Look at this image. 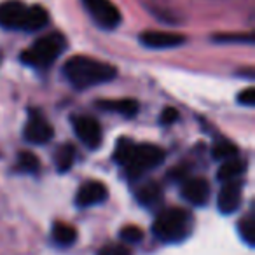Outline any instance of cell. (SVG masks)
<instances>
[{"mask_svg":"<svg viewBox=\"0 0 255 255\" xmlns=\"http://www.w3.org/2000/svg\"><path fill=\"white\" fill-rule=\"evenodd\" d=\"M75 238H77V231L72 226L63 222H56L53 226V240L60 247H70L75 243Z\"/></svg>","mask_w":255,"mask_h":255,"instance_id":"cell-17","label":"cell"},{"mask_svg":"<svg viewBox=\"0 0 255 255\" xmlns=\"http://www.w3.org/2000/svg\"><path fill=\"white\" fill-rule=\"evenodd\" d=\"M53 136H54V129L49 124V121L44 119L40 114H30V119L25 126V138L30 143L42 145V143L51 142Z\"/></svg>","mask_w":255,"mask_h":255,"instance_id":"cell-10","label":"cell"},{"mask_svg":"<svg viewBox=\"0 0 255 255\" xmlns=\"http://www.w3.org/2000/svg\"><path fill=\"white\" fill-rule=\"evenodd\" d=\"M238 231H240V236L241 240L245 241L247 245L254 247L255 243V219H254V213H248L247 217L240 220L238 224Z\"/></svg>","mask_w":255,"mask_h":255,"instance_id":"cell-19","label":"cell"},{"mask_svg":"<svg viewBox=\"0 0 255 255\" xmlns=\"http://www.w3.org/2000/svg\"><path fill=\"white\" fill-rule=\"evenodd\" d=\"M166 154L161 147L152 145V143H143V145H136L131 152V157L128 161L124 168L128 170L129 178H140L145 171L157 168L164 161Z\"/></svg>","mask_w":255,"mask_h":255,"instance_id":"cell-4","label":"cell"},{"mask_svg":"<svg viewBox=\"0 0 255 255\" xmlns=\"http://www.w3.org/2000/svg\"><path fill=\"white\" fill-rule=\"evenodd\" d=\"M18 168L19 171H25V173H37L40 168V163L35 154L28 152V150H23L18 156Z\"/></svg>","mask_w":255,"mask_h":255,"instance_id":"cell-22","label":"cell"},{"mask_svg":"<svg viewBox=\"0 0 255 255\" xmlns=\"http://www.w3.org/2000/svg\"><path fill=\"white\" fill-rule=\"evenodd\" d=\"M84 7L98 26L105 30H114L121 25V11L110 0H82Z\"/></svg>","mask_w":255,"mask_h":255,"instance_id":"cell-5","label":"cell"},{"mask_svg":"<svg viewBox=\"0 0 255 255\" xmlns=\"http://www.w3.org/2000/svg\"><path fill=\"white\" fill-rule=\"evenodd\" d=\"M133 149H135V143H133L131 140L121 138L116 147V150H114V159H116V163L121 164V166H126L129 157H131Z\"/></svg>","mask_w":255,"mask_h":255,"instance_id":"cell-21","label":"cell"},{"mask_svg":"<svg viewBox=\"0 0 255 255\" xmlns=\"http://www.w3.org/2000/svg\"><path fill=\"white\" fill-rule=\"evenodd\" d=\"M136 201L145 208H157L163 203V187L156 182H147L136 191Z\"/></svg>","mask_w":255,"mask_h":255,"instance_id":"cell-13","label":"cell"},{"mask_svg":"<svg viewBox=\"0 0 255 255\" xmlns=\"http://www.w3.org/2000/svg\"><path fill=\"white\" fill-rule=\"evenodd\" d=\"M241 194H243V185L240 180L224 182L222 189L217 196V206L224 215L234 213L241 205Z\"/></svg>","mask_w":255,"mask_h":255,"instance_id":"cell-9","label":"cell"},{"mask_svg":"<svg viewBox=\"0 0 255 255\" xmlns=\"http://www.w3.org/2000/svg\"><path fill=\"white\" fill-rule=\"evenodd\" d=\"M26 7L19 0H7L0 4V26L5 30H23L26 18Z\"/></svg>","mask_w":255,"mask_h":255,"instance_id":"cell-7","label":"cell"},{"mask_svg":"<svg viewBox=\"0 0 255 255\" xmlns=\"http://www.w3.org/2000/svg\"><path fill=\"white\" fill-rule=\"evenodd\" d=\"M247 170V161L241 159V157H231L227 161H222V166L219 168V173L217 178L220 182H231V180H238L240 175L245 173Z\"/></svg>","mask_w":255,"mask_h":255,"instance_id":"cell-15","label":"cell"},{"mask_svg":"<svg viewBox=\"0 0 255 255\" xmlns=\"http://www.w3.org/2000/svg\"><path fill=\"white\" fill-rule=\"evenodd\" d=\"M74 129L77 138L88 149H98L102 143V126L95 117L79 116L74 119Z\"/></svg>","mask_w":255,"mask_h":255,"instance_id":"cell-6","label":"cell"},{"mask_svg":"<svg viewBox=\"0 0 255 255\" xmlns=\"http://www.w3.org/2000/svg\"><path fill=\"white\" fill-rule=\"evenodd\" d=\"M67 47V39L61 33H47L35 40L30 49L21 53V61L33 68H47L60 58V54Z\"/></svg>","mask_w":255,"mask_h":255,"instance_id":"cell-3","label":"cell"},{"mask_svg":"<svg viewBox=\"0 0 255 255\" xmlns=\"http://www.w3.org/2000/svg\"><path fill=\"white\" fill-rule=\"evenodd\" d=\"M215 40H219V42H229V40H238V42H243V40H247L248 44H252V37L250 35H247V37H243V35H238V37H231V35H217L215 37Z\"/></svg>","mask_w":255,"mask_h":255,"instance_id":"cell-27","label":"cell"},{"mask_svg":"<svg viewBox=\"0 0 255 255\" xmlns=\"http://www.w3.org/2000/svg\"><path fill=\"white\" fill-rule=\"evenodd\" d=\"M140 42L150 49H170V47H178L185 42V37L182 33L175 32H157V30H149L140 35Z\"/></svg>","mask_w":255,"mask_h":255,"instance_id":"cell-12","label":"cell"},{"mask_svg":"<svg viewBox=\"0 0 255 255\" xmlns=\"http://www.w3.org/2000/svg\"><path fill=\"white\" fill-rule=\"evenodd\" d=\"M238 102L245 107H254L255 105V89L247 88L245 91H241L240 95H238Z\"/></svg>","mask_w":255,"mask_h":255,"instance_id":"cell-25","label":"cell"},{"mask_svg":"<svg viewBox=\"0 0 255 255\" xmlns=\"http://www.w3.org/2000/svg\"><path fill=\"white\" fill-rule=\"evenodd\" d=\"M119 236L124 243H138V241L143 238V231L136 226H126L121 229Z\"/></svg>","mask_w":255,"mask_h":255,"instance_id":"cell-23","label":"cell"},{"mask_svg":"<svg viewBox=\"0 0 255 255\" xmlns=\"http://www.w3.org/2000/svg\"><path fill=\"white\" fill-rule=\"evenodd\" d=\"M192 215L189 210L184 208H168L163 210L156 217L152 226V233L157 240L164 243H178L185 240L192 231Z\"/></svg>","mask_w":255,"mask_h":255,"instance_id":"cell-2","label":"cell"},{"mask_svg":"<svg viewBox=\"0 0 255 255\" xmlns=\"http://www.w3.org/2000/svg\"><path fill=\"white\" fill-rule=\"evenodd\" d=\"M47 23H49V14H47L46 9L40 7V5H32L26 11L23 30H26V32H37V30H42Z\"/></svg>","mask_w":255,"mask_h":255,"instance_id":"cell-16","label":"cell"},{"mask_svg":"<svg viewBox=\"0 0 255 255\" xmlns=\"http://www.w3.org/2000/svg\"><path fill=\"white\" fill-rule=\"evenodd\" d=\"M178 121V112L175 109H171V107H166V109L163 110V114H161V124H173Z\"/></svg>","mask_w":255,"mask_h":255,"instance_id":"cell-26","label":"cell"},{"mask_svg":"<svg viewBox=\"0 0 255 255\" xmlns=\"http://www.w3.org/2000/svg\"><path fill=\"white\" fill-rule=\"evenodd\" d=\"M96 255H131V252H129L128 247H124V245L110 243L105 245L103 248H100Z\"/></svg>","mask_w":255,"mask_h":255,"instance_id":"cell-24","label":"cell"},{"mask_svg":"<svg viewBox=\"0 0 255 255\" xmlns=\"http://www.w3.org/2000/svg\"><path fill=\"white\" fill-rule=\"evenodd\" d=\"M180 194L185 201H189L191 205L196 206H203L208 203L210 199V184L206 178H185L182 182V189Z\"/></svg>","mask_w":255,"mask_h":255,"instance_id":"cell-11","label":"cell"},{"mask_svg":"<svg viewBox=\"0 0 255 255\" xmlns=\"http://www.w3.org/2000/svg\"><path fill=\"white\" fill-rule=\"evenodd\" d=\"M75 161V149L70 143H63L60 149L56 150V156H54V164H56V170L65 173L72 168Z\"/></svg>","mask_w":255,"mask_h":255,"instance_id":"cell-18","label":"cell"},{"mask_svg":"<svg viewBox=\"0 0 255 255\" xmlns=\"http://www.w3.org/2000/svg\"><path fill=\"white\" fill-rule=\"evenodd\" d=\"M98 107L102 110H107V112H117L124 117H135L136 112H138L140 105L136 100L131 98H123V100H103V102L98 103Z\"/></svg>","mask_w":255,"mask_h":255,"instance_id":"cell-14","label":"cell"},{"mask_svg":"<svg viewBox=\"0 0 255 255\" xmlns=\"http://www.w3.org/2000/svg\"><path fill=\"white\" fill-rule=\"evenodd\" d=\"M109 196V189L103 182L91 180L84 182L79 187L77 194H75V205L79 208H89V206H96L100 203H103Z\"/></svg>","mask_w":255,"mask_h":255,"instance_id":"cell-8","label":"cell"},{"mask_svg":"<svg viewBox=\"0 0 255 255\" xmlns=\"http://www.w3.org/2000/svg\"><path fill=\"white\" fill-rule=\"evenodd\" d=\"M63 74L75 89H88L112 81L117 68L89 56H74L63 65Z\"/></svg>","mask_w":255,"mask_h":255,"instance_id":"cell-1","label":"cell"},{"mask_svg":"<svg viewBox=\"0 0 255 255\" xmlns=\"http://www.w3.org/2000/svg\"><path fill=\"white\" fill-rule=\"evenodd\" d=\"M212 156L219 161H227L231 157L238 156V147L234 145L229 140H222V142H217L212 149Z\"/></svg>","mask_w":255,"mask_h":255,"instance_id":"cell-20","label":"cell"}]
</instances>
